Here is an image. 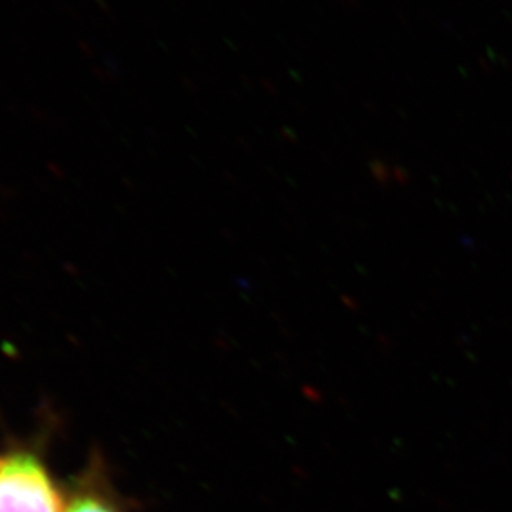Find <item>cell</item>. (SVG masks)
<instances>
[{
	"mask_svg": "<svg viewBox=\"0 0 512 512\" xmlns=\"http://www.w3.org/2000/svg\"><path fill=\"white\" fill-rule=\"evenodd\" d=\"M64 512H122L100 481L99 469L87 474L65 506Z\"/></svg>",
	"mask_w": 512,
	"mask_h": 512,
	"instance_id": "2",
	"label": "cell"
},
{
	"mask_svg": "<svg viewBox=\"0 0 512 512\" xmlns=\"http://www.w3.org/2000/svg\"><path fill=\"white\" fill-rule=\"evenodd\" d=\"M45 464L29 451L0 459V512H64Z\"/></svg>",
	"mask_w": 512,
	"mask_h": 512,
	"instance_id": "1",
	"label": "cell"
}]
</instances>
